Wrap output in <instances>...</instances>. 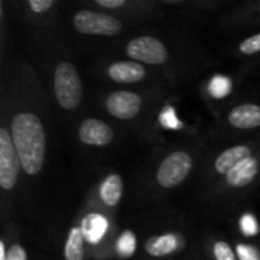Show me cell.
I'll return each mask as SVG.
<instances>
[{"label":"cell","instance_id":"obj_1","mask_svg":"<svg viewBox=\"0 0 260 260\" xmlns=\"http://www.w3.org/2000/svg\"><path fill=\"white\" fill-rule=\"evenodd\" d=\"M12 140L23 171L37 175L44 165L46 134L40 119L30 113L17 114L12 120Z\"/></svg>","mask_w":260,"mask_h":260},{"label":"cell","instance_id":"obj_2","mask_svg":"<svg viewBox=\"0 0 260 260\" xmlns=\"http://www.w3.org/2000/svg\"><path fill=\"white\" fill-rule=\"evenodd\" d=\"M55 96L66 110H75L82 99V82L72 62H59L55 70Z\"/></svg>","mask_w":260,"mask_h":260},{"label":"cell","instance_id":"obj_3","mask_svg":"<svg viewBox=\"0 0 260 260\" xmlns=\"http://www.w3.org/2000/svg\"><path fill=\"white\" fill-rule=\"evenodd\" d=\"M73 26L81 34L105 37L116 35L122 29V23L116 17L94 11H79L73 18Z\"/></svg>","mask_w":260,"mask_h":260},{"label":"cell","instance_id":"obj_4","mask_svg":"<svg viewBox=\"0 0 260 260\" xmlns=\"http://www.w3.org/2000/svg\"><path fill=\"white\" fill-rule=\"evenodd\" d=\"M20 158L14 146V140L8 129H0V186L5 190H12L20 171Z\"/></svg>","mask_w":260,"mask_h":260},{"label":"cell","instance_id":"obj_5","mask_svg":"<svg viewBox=\"0 0 260 260\" xmlns=\"http://www.w3.org/2000/svg\"><path fill=\"white\" fill-rule=\"evenodd\" d=\"M192 169V158L183 151L169 154L157 171V181L161 187L171 189L186 180Z\"/></svg>","mask_w":260,"mask_h":260},{"label":"cell","instance_id":"obj_6","mask_svg":"<svg viewBox=\"0 0 260 260\" xmlns=\"http://www.w3.org/2000/svg\"><path fill=\"white\" fill-rule=\"evenodd\" d=\"M126 53L134 61H142L148 64H163L168 59V50L165 44L154 37H137L128 47Z\"/></svg>","mask_w":260,"mask_h":260},{"label":"cell","instance_id":"obj_7","mask_svg":"<svg viewBox=\"0 0 260 260\" xmlns=\"http://www.w3.org/2000/svg\"><path fill=\"white\" fill-rule=\"evenodd\" d=\"M142 108V98L133 91H116L107 99V110L117 119H133Z\"/></svg>","mask_w":260,"mask_h":260},{"label":"cell","instance_id":"obj_8","mask_svg":"<svg viewBox=\"0 0 260 260\" xmlns=\"http://www.w3.org/2000/svg\"><path fill=\"white\" fill-rule=\"evenodd\" d=\"M114 134L110 125L98 119H85L79 126V139L90 146H105L111 143Z\"/></svg>","mask_w":260,"mask_h":260},{"label":"cell","instance_id":"obj_9","mask_svg":"<svg viewBox=\"0 0 260 260\" xmlns=\"http://www.w3.org/2000/svg\"><path fill=\"white\" fill-rule=\"evenodd\" d=\"M108 75L116 82L133 84V82L142 81L146 75V70L142 64L136 61H120V62H114L113 66H110Z\"/></svg>","mask_w":260,"mask_h":260},{"label":"cell","instance_id":"obj_10","mask_svg":"<svg viewBox=\"0 0 260 260\" xmlns=\"http://www.w3.org/2000/svg\"><path fill=\"white\" fill-rule=\"evenodd\" d=\"M229 122L239 129H253L260 126V107L254 104H244L232 110Z\"/></svg>","mask_w":260,"mask_h":260},{"label":"cell","instance_id":"obj_11","mask_svg":"<svg viewBox=\"0 0 260 260\" xmlns=\"http://www.w3.org/2000/svg\"><path fill=\"white\" fill-rule=\"evenodd\" d=\"M257 171H259V163L256 158L250 157L244 161H241L239 165H236L227 175V183L229 186L232 187H244V186H248L254 177L257 175Z\"/></svg>","mask_w":260,"mask_h":260},{"label":"cell","instance_id":"obj_12","mask_svg":"<svg viewBox=\"0 0 260 260\" xmlns=\"http://www.w3.org/2000/svg\"><path fill=\"white\" fill-rule=\"evenodd\" d=\"M251 157V149L248 146L239 145V146H233L227 151H224L215 163V169L219 174H229L236 165H239L241 161L247 160Z\"/></svg>","mask_w":260,"mask_h":260},{"label":"cell","instance_id":"obj_13","mask_svg":"<svg viewBox=\"0 0 260 260\" xmlns=\"http://www.w3.org/2000/svg\"><path fill=\"white\" fill-rule=\"evenodd\" d=\"M108 221L98 213H90L82 219L81 230L84 233V238L90 244H98L107 233Z\"/></svg>","mask_w":260,"mask_h":260},{"label":"cell","instance_id":"obj_14","mask_svg":"<svg viewBox=\"0 0 260 260\" xmlns=\"http://www.w3.org/2000/svg\"><path fill=\"white\" fill-rule=\"evenodd\" d=\"M178 247H180L178 238L171 233L161 235V236H154V238L148 239V242L145 244L146 253L151 256H155V257L168 256V254L174 253Z\"/></svg>","mask_w":260,"mask_h":260},{"label":"cell","instance_id":"obj_15","mask_svg":"<svg viewBox=\"0 0 260 260\" xmlns=\"http://www.w3.org/2000/svg\"><path fill=\"white\" fill-rule=\"evenodd\" d=\"M122 192H123V183H122V178L116 174L107 177L101 186V198L110 207H114L119 204L122 198Z\"/></svg>","mask_w":260,"mask_h":260},{"label":"cell","instance_id":"obj_16","mask_svg":"<svg viewBox=\"0 0 260 260\" xmlns=\"http://www.w3.org/2000/svg\"><path fill=\"white\" fill-rule=\"evenodd\" d=\"M84 233L81 229L75 227L69 233V239L64 248L66 260H82L84 259Z\"/></svg>","mask_w":260,"mask_h":260},{"label":"cell","instance_id":"obj_17","mask_svg":"<svg viewBox=\"0 0 260 260\" xmlns=\"http://www.w3.org/2000/svg\"><path fill=\"white\" fill-rule=\"evenodd\" d=\"M209 91L213 98L221 99L225 98L232 93V81L227 76L222 75H215L209 84Z\"/></svg>","mask_w":260,"mask_h":260},{"label":"cell","instance_id":"obj_18","mask_svg":"<svg viewBox=\"0 0 260 260\" xmlns=\"http://www.w3.org/2000/svg\"><path fill=\"white\" fill-rule=\"evenodd\" d=\"M136 247H137L136 236L129 230H126L117 241V251L122 257H129L136 251Z\"/></svg>","mask_w":260,"mask_h":260},{"label":"cell","instance_id":"obj_19","mask_svg":"<svg viewBox=\"0 0 260 260\" xmlns=\"http://www.w3.org/2000/svg\"><path fill=\"white\" fill-rule=\"evenodd\" d=\"M160 123L168 128V129H178L181 128V122L180 119L177 117V113L172 107H166L161 114H160Z\"/></svg>","mask_w":260,"mask_h":260},{"label":"cell","instance_id":"obj_20","mask_svg":"<svg viewBox=\"0 0 260 260\" xmlns=\"http://www.w3.org/2000/svg\"><path fill=\"white\" fill-rule=\"evenodd\" d=\"M241 229H242V233L248 238L251 236H256L259 233V224H257V219L251 215V213H245L242 218H241Z\"/></svg>","mask_w":260,"mask_h":260},{"label":"cell","instance_id":"obj_21","mask_svg":"<svg viewBox=\"0 0 260 260\" xmlns=\"http://www.w3.org/2000/svg\"><path fill=\"white\" fill-rule=\"evenodd\" d=\"M216 260H236V256L232 250V247L227 242H216L213 247Z\"/></svg>","mask_w":260,"mask_h":260},{"label":"cell","instance_id":"obj_22","mask_svg":"<svg viewBox=\"0 0 260 260\" xmlns=\"http://www.w3.org/2000/svg\"><path fill=\"white\" fill-rule=\"evenodd\" d=\"M239 49L245 55H253V53L260 52V34L253 35V37L247 38L245 41H242L241 46H239Z\"/></svg>","mask_w":260,"mask_h":260},{"label":"cell","instance_id":"obj_23","mask_svg":"<svg viewBox=\"0 0 260 260\" xmlns=\"http://www.w3.org/2000/svg\"><path fill=\"white\" fill-rule=\"evenodd\" d=\"M238 256L241 260H260V253L251 245H245V244H239L236 247Z\"/></svg>","mask_w":260,"mask_h":260},{"label":"cell","instance_id":"obj_24","mask_svg":"<svg viewBox=\"0 0 260 260\" xmlns=\"http://www.w3.org/2000/svg\"><path fill=\"white\" fill-rule=\"evenodd\" d=\"M52 6H53V0H29V8L38 14L46 12Z\"/></svg>","mask_w":260,"mask_h":260},{"label":"cell","instance_id":"obj_25","mask_svg":"<svg viewBox=\"0 0 260 260\" xmlns=\"http://www.w3.org/2000/svg\"><path fill=\"white\" fill-rule=\"evenodd\" d=\"M6 260H27V256H26V251L21 245L15 244L11 247L9 253H8V257Z\"/></svg>","mask_w":260,"mask_h":260},{"label":"cell","instance_id":"obj_26","mask_svg":"<svg viewBox=\"0 0 260 260\" xmlns=\"http://www.w3.org/2000/svg\"><path fill=\"white\" fill-rule=\"evenodd\" d=\"M96 3L102 8H110V9H116L125 5V0H96Z\"/></svg>","mask_w":260,"mask_h":260},{"label":"cell","instance_id":"obj_27","mask_svg":"<svg viewBox=\"0 0 260 260\" xmlns=\"http://www.w3.org/2000/svg\"><path fill=\"white\" fill-rule=\"evenodd\" d=\"M8 257V253L5 251V244L0 242V260H6Z\"/></svg>","mask_w":260,"mask_h":260}]
</instances>
